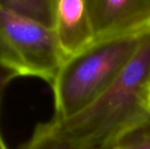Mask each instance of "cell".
<instances>
[{
    "mask_svg": "<svg viewBox=\"0 0 150 149\" xmlns=\"http://www.w3.org/2000/svg\"><path fill=\"white\" fill-rule=\"evenodd\" d=\"M96 40L150 32V0H86Z\"/></svg>",
    "mask_w": 150,
    "mask_h": 149,
    "instance_id": "obj_4",
    "label": "cell"
},
{
    "mask_svg": "<svg viewBox=\"0 0 150 149\" xmlns=\"http://www.w3.org/2000/svg\"><path fill=\"white\" fill-rule=\"evenodd\" d=\"M0 11L53 28L52 0H0Z\"/></svg>",
    "mask_w": 150,
    "mask_h": 149,
    "instance_id": "obj_7",
    "label": "cell"
},
{
    "mask_svg": "<svg viewBox=\"0 0 150 149\" xmlns=\"http://www.w3.org/2000/svg\"><path fill=\"white\" fill-rule=\"evenodd\" d=\"M143 35L96 40L66 60L51 85L54 105L53 119L65 120L94 102L132 58Z\"/></svg>",
    "mask_w": 150,
    "mask_h": 149,
    "instance_id": "obj_2",
    "label": "cell"
},
{
    "mask_svg": "<svg viewBox=\"0 0 150 149\" xmlns=\"http://www.w3.org/2000/svg\"><path fill=\"white\" fill-rule=\"evenodd\" d=\"M52 10L64 61L96 41L86 0H52Z\"/></svg>",
    "mask_w": 150,
    "mask_h": 149,
    "instance_id": "obj_5",
    "label": "cell"
},
{
    "mask_svg": "<svg viewBox=\"0 0 150 149\" xmlns=\"http://www.w3.org/2000/svg\"><path fill=\"white\" fill-rule=\"evenodd\" d=\"M64 62L52 27L0 11L2 84L18 76H31L53 84Z\"/></svg>",
    "mask_w": 150,
    "mask_h": 149,
    "instance_id": "obj_3",
    "label": "cell"
},
{
    "mask_svg": "<svg viewBox=\"0 0 150 149\" xmlns=\"http://www.w3.org/2000/svg\"><path fill=\"white\" fill-rule=\"evenodd\" d=\"M111 149H150V118L123 133Z\"/></svg>",
    "mask_w": 150,
    "mask_h": 149,
    "instance_id": "obj_8",
    "label": "cell"
},
{
    "mask_svg": "<svg viewBox=\"0 0 150 149\" xmlns=\"http://www.w3.org/2000/svg\"><path fill=\"white\" fill-rule=\"evenodd\" d=\"M18 149H105L87 148L67 139L53 120L39 124L30 139Z\"/></svg>",
    "mask_w": 150,
    "mask_h": 149,
    "instance_id": "obj_6",
    "label": "cell"
},
{
    "mask_svg": "<svg viewBox=\"0 0 150 149\" xmlns=\"http://www.w3.org/2000/svg\"><path fill=\"white\" fill-rule=\"evenodd\" d=\"M150 118V32L112 82L91 105L62 121L52 119L72 142L111 149L126 131Z\"/></svg>",
    "mask_w": 150,
    "mask_h": 149,
    "instance_id": "obj_1",
    "label": "cell"
},
{
    "mask_svg": "<svg viewBox=\"0 0 150 149\" xmlns=\"http://www.w3.org/2000/svg\"><path fill=\"white\" fill-rule=\"evenodd\" d=\"M0 149H9L8 147H7V145L5 144V142H4L3 138L1 139V148H0Z\"/></svg>",
    "mask_w": 150,
    "mask_h": 149,
    "instance_id": "obj_9",
    "label": "cell"
}]
</instances>
